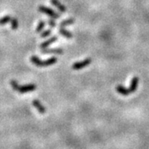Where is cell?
Masks as SVG:
<instances>
[{
	"instance_id": "obj_1",
	"label": "cell",
	"mask_w": 149,
	"mask_h": 149,
	"mask_svg": "<svg viewBox=\"0 0 149 149\" xmlns=\"http://www.w3.org/2000/svg\"><path fill=\"white\" fill-rule=\"evenodd\" d=\"M11 85L13 89V91H17L21 94H24V93H27V92H32L36 90V85L33 84H30V85H19L17 84V82L15 80H11L10 82Z\"/></svg>"
},
{
	"instance_id": "obj_2",
	"label": "cell",
	"mask_w": 149,
	"mask_h": 149,
	"mask_svg": "<svg viewBox=\"0 0 149 149\" xmlns=\"http://www.w3.org/2000/svg\"><path fill=\"white\" fill-rule=\"evenodd\" d=\"M31 61L33 65L39 66V67H46V66H49V65H52L56 64L57 61V58L56 57H52V58L48 59L47 61H41L36 56H32L31 57Z\"/></svg>"
},
{
	"instance_id": "obj_3",
	"label": "cell",
	"mask_w": 149,
	"mask_h": 149,
	"mask_svg": "<svg viewBox=\"0 0 149 149\" xmlns=\"http://www.w3.org/2000/svg\"><path fill=\"white\" fill-rule=\"evenodd\" d=\"M38 9H39L40 12L44 13L47 14L48 16L52 17H53V18H56V19H57V18L60 17V15H59L58 13H56L55 11L52 10V8H50L45 7V6H39Z\"/></svg>"
},
{
	"instance_id": "obj_4",
	"label": "cell",
	"mask_w": 149,
	"mask_h": 149,
	"mask_svg": "<svg viewBox=\"0 0 149 149\" xmlns=\"http://www.w3.org/2000/svg\"><path fill=\"white\" fill-rule=\"evenodd\" d=\"M91 63V58H87L84 60V61H78V62H75L72 65V68L73 70H78L82 69V68H85L86 67L87 65H89Z\"/></svg>"
},
{
	"instance_id": "obj_5",
	"label": "cell",
	"mask_w": 149,
	"mask_h": 149,
	"mask_svg": "<svg viewBox=\"0 0 149 149\" xmlns=\"http://www.w3.org/2000/svg\"><path fill=\"white\" fill-rule=\"evenodd\" d=\"M139 78H138L137 76L133 77V80H132V82H131V85H130V87L127 89L129 95H130V94H132V93H133V92H135L136 90L138 89V86H139Z\"/></svg>"
},
{
	"instance_id": "obj_6",
	"label": "cell",
	"mask_w": 149,
	"mask_h": 149,
	"mask_svg": "<svg viewBox=\"0 0 149 149\" xmlns=\"http://www.w3.org/2000/svg\"><path fill=\"white\" fill-rule=\"evenodd\" d=\"M32 105L35 107L37 109V111L39 112L40 113H46V108L43 106L42 104V103L37 100H34L32 101Z\"/></svg>"
},
{
	"instance_id": "obj_7",
	"label": "cell",
	"mask_w": 149,
	"mask_h": 149,
	"mask_svg": "<svg viewBox=\"0 0 149 149\" xmlns=\"http://www.w3.org/2000/svg\"><path fill=\"white\" fill-rule=\"evenodd\" d=\"M42 53L48 54V53H55V54H62L63 50L61 48H52V49H46L44 48L42 50Z\"/></svg>"
},
{
	"instance_id": "obj_8",
	"label": "cell",
	"mask_w": 149,
	"mask_h": 149,
	"mask_svg": "<svg viewBox=\"0 0 149 149\" xmlns=\"http://www.w3.org/2000/svg\"><path fill=\"white\" fill-rule=\"evenodd\" d=\"M56 41H57V37H51L50 39H48L47 41H46V42H44L42 43L41 46H40V47L42 48V49L47 48V47H49L50 45H52V43H54L55 42H56Z\"/></svg>"
},
{
	"instance_id": "obj_9",
	"label": "cell",
	"mask_w": 149,
	"mask_h": 149,
	"mask_svg": "<svg viewBox=\"0 0 149 149\" xmlns=\"http://www.w3.org/2000/svg\"><path fill=\"white\" fill-rule=\"evenodd\" d=\"M51 1H52V3L55 7H56L61 12H62V13H65L66 12V8L62 3H61L58 0H51Z\"/></svg>"
},
{
	"instance_id": "obj_10",
	"label": "cell",
	"mask_w": 149,
	"mask_h": 149,
	"mask_svg": "<svg viewBox=\"0 0 149 149\" xmlns=\"http://www.w3.org/2000/svg\"><path fill=\"white\" fill-rule=\"evenodd\" d=\"M59 32H60V33H61L62 36H64L65 37H66V38H68V39L73 37L72 33H71V32H70L69 31H67V30H65L64 27H61V28H60V30H59Z\"/></svg>"
},
{
	"instance_id": "obj_11",
	"label": "cell",
	"mask_w": 149,
	"mask_h": 149,
	"mask_svg": "<svg viewBox=\"0 0 149 149\" xmlns=\"http://www.w3.org/2000/svg\"><path fill=\"white\" fill-rule=\"evenodd\" d=\"M74 20L73 18H70V19H66V20H65V21L61 22V24H60V26L61 27H64L65 26H69V25H72L73 23H74Z\"/></svg>"
},
{
	"instance_id": "obj_12",
	"label": "cell",
	"mask_w": 149,
	"mask_h": 149,
	"mask_svg": "<svg viewBox=\"0 0 149 149\" xmlns=\"http://www.w3.org/2000/svg\"><path fill=\"white\" fill-rule=\"evenodd\" d=\"M11 19H12V17L10 16H5V17H3L1 19H0V25H5L7 23H8L9 22H11Z\"/></svg>"
},
{
	"instance_id": "obj_13",
	"label": "cell",
	"mask_w": 149,
	"mask_h": 149,
	"mask_svg": "<svg viewBox=\"0 0 149 149\" xmlns=\"http://www.w3.org/2000/svg\"><path fill=\"white\" fill-rule=\"evenodd\" d=\"M45 26H46V22L41 21L38 23V25H37V28H36V32H41L43 30V28L45 27Z\"/></svg>"
},
{
	"instance_id": "obj_14",
	"label": "cell",
	"mask_w": 149,
	"mask_h": 149,
	"mask_svg": "<svg viewBox=\"0 0 149 149\" xmlns=\"http://www.w3.org/2000/svg\"><path fill=\"white\" fill-rule=\"evenodd\" d=\"M11 27H12V29L13 30H16L18 27V21L17 18H12L11 19Z\"/></svg>"
},
{
	"instance_id": "obj_15",
	"label": "cell",
	"mask_w": 149,
	"mask_h": 149,
	"mask_svg": "<svg viewBox=\"0 0 149 149\" xmlns=\"http://www.w3.org/2000/svg\"><path fill=\"white\" fill-rule=\"evenodd\" d=\"M52 33V30L51 29H48V30H46L45 32H43L42 33V35H41V37L42 38H43V37H48L50 34Z\"/></svg>"
},
{
	"instance_id": "obj_16",
	"label": "cell",
	"mask_w": 149,
	"mask_h": 149,
	"mask_svg": "<svg viewBox=\"0 0 149 149\" xmlns=\"http://www.w3.org/2000/svg\"><path fill=\"white\" fill-rule=\"evenodd\" d=\"M48 24H49V26L52 27H55L56 26V22L54 21L53 19H49V21H48Z\"/></svg>"
}]
</instances>
